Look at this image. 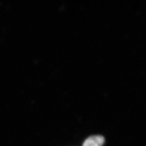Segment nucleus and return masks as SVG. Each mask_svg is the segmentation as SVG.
Listing matches in <instances>:
<instances>
[{
	"mask_svg": "<svg viewBox=\"0 0 146 146\" xmlns=\"http://www.w3.org/2000/svg\"><path fill=\"white\" fill-rule=\"evenodd\" d=\"M104 142V136L101 135L92 136L84 141L83 146H102Z\"/></svg>",
	"mask_w": 146,
	"mask_h": 146,
	"instance_id": "1",
	"label": "nucleus"
}]
</instances>
